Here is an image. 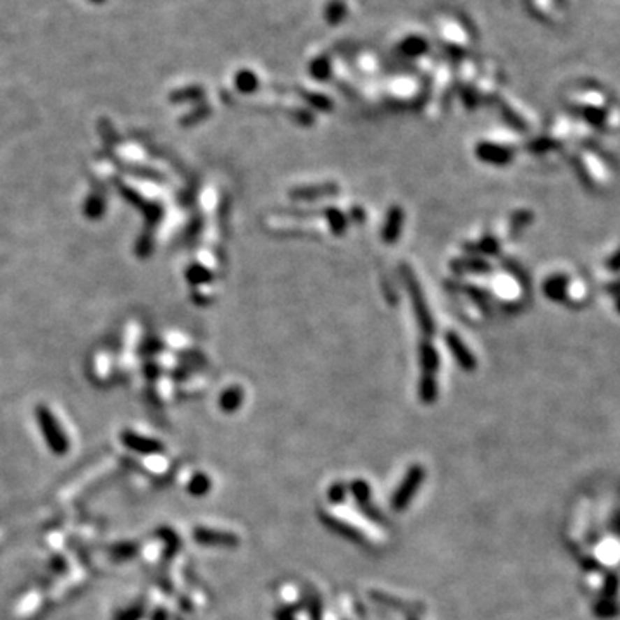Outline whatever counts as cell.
I'll list each match as a JSON object with an SVG mask.
<instances>
[{
	"instance_id": "obj_5",
	"label": "cell",
	"mask_w": 620,
	"mask_h": 620,
	"mask_svg": "<svg viewBox=\"0 0 620 620\" xmlns=\"http://www.w3.org/2000/svg\"><path fill=\"white\" fill-rule=\"evenodd\" d=\"M207 482L209 481H206V479L203 477H196L195 481H193V484H192V491L193 493H196V495H200V493H203L207 489Z\"/></svg>"
},
{
	"instance_id": "obj_1",
	"label": "cell",
	"mask_w": 620,
	"mask_h": 620,
	"mask_svg": "<svg viewBox=\"0 0 620 620\" xmlns=\"http://www.w3.org/2000/svg\"><path fill=\"white\" fill-rule=\"evenodd\" d=\"M36 421H38L43 436H45L48 448L55 455H64L69 450V441L66 438L64 431L61 429L57 419L52 415V412L47 407H38L36 408Z\"/></svg>"
},
{
	"instance_id": "obj_3",
	"label": "cell",
	"mask_w": 620,
	"mask_h": 620,
	"mask_svg": "<svg viewBox=\"0 0 620 620\" xmlns=\"http://www.w3.org/2000/svg\"><path fill=\"white\" fill-rule=\"evenodd\" d=\"M142 614H143L142 607H131V608H128V610L121 612V614L117 615L116 620H138L140 617H142Z\"/></svg>"
},
{
	"instance_id": "obj_6",
	"label": "cell",
	"mask_w": 620,
	"mask_h": 620,
	"mask_svg": "<svg viewBox=\"0 0 620 620\" xmlns=\"http://www.w3.org/2000/svg\"><path fill=\"white\" fill-rule=\"evenodd\" d=\"M88 2H92V3H106V0H88Z\"/></svg>"
},
{
	"instance_id": "obj_2",
	"label": "cell",
	"mask_w": 620,
	"mask_h": 620,
	"mask_svg": "<svg viewBox=\"0 0 620 620\" xmlns=\"http://www.w3.org/2000/svg\"><path fill=\"white\" fill-rule=\"evenodd\" d=\"M121 441L124 447H128L129 450L138 452L142 455H154L162 452V445L157 440H152V438L140 436V434L131 433V431H124L121 434Z\"/></svg>"
},
{
	"instance_id": "obj_4",
	"label": "cell",
	"mask_w": 620,
	"mask_h": 620,
	"mask_svg": "<svg viewBox=\"0 0 620 620\" xmlns=\"http://www.w3.org/2000/svg\"><path fill=\"white\" fill-rule=\"evenodd\" d=\"M136 553V549L133 545H120L117 548H114V555H117L120 558H129Z\"/></svg>"
}]
</instances>
